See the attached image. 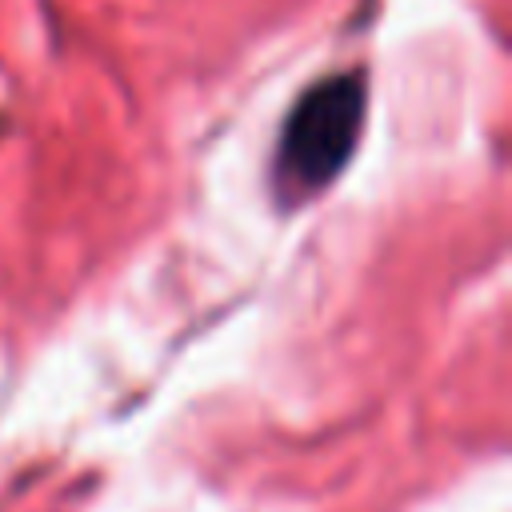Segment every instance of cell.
I'll list each match as a JSON object with an SVG mask.
<instances>
[{
    "instance_id": "cell-1",
    "label": "cell",
    "mask_w": 512,
    "mask_h": 512,
    "mask_svg": "<svg viewBox=\"0 0 512 512\" xmlns=\"http://www.w3.org/2000/svg\"><path fill=\"white\" fill-rule=\"evenodd\" d=\"M368 120V76L364 68L332 72L308 84L288 108L276 152L272 188L284 208H296L324 192L352 160Z\"/></svg>"
}]
</instances>
